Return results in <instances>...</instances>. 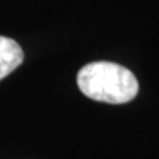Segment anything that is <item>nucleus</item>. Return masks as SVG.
<instances>
[{"label":"nucleus","instance_id":"1","mask_svg":"<svg viewBox=\"0 0 159 159\" xmlns=\"http://www.w3.org/2000/svg\"><path fill=\"white\" fill-rule=\"evenodd\" d=\"M77 84L89 99L111 105L128 103L139 93L136 75L122 65L108 61L84 65L77 74Z\"/></svg>","mask_w":159,"mask_h":159},{"label":"nucleus","instance_id":"2","mask_svg":"<svg viewBox=\"0 0 159 159\" xmlns=\"http://www.w3.org/2000/svg\"><path fill=\"white\" fill-rule=\"evenodd\" d=\"M24 62V50L13 39L0 35V81Z\"/></svg>","mask_w":159,"mask_h":159}]
</instances>
